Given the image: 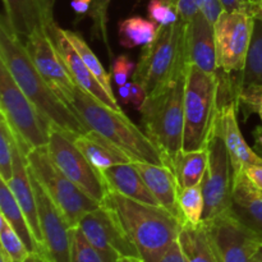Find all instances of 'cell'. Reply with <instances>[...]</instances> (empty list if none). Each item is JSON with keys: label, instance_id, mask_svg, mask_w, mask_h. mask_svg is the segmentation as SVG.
<instances>
[{"label": "cell", "instance_id": "cell-1", "mask_svg": "<svg viewBox=\"0 0 262 262\" xmlns=\"http://www.w3.org/2000/svg\"><path fill=\"white\" fill-rule=\"evenodd\" d=\"M0 61L51 125L58 127L72 140L89 132V128L42 78L23 41L15 36L3 14L0 18Z\"/></svg>", "mask_w": 262, "mask_h": 262}, {"label": "cell", "instance_id": "cell-2", "mask_svg": "<svg viewBox=\"0 0 262 262\" xmlns=\"http://www.w3.org/2000/svg\"><path fill=\"white\" fill-rule=\"evenodd\" d=\"M105 207L137 250L143 262H158L178 239L183 223L161 206L142 204L117 192H107Z\"/></svg>", "mask_w": 262, "mask_h": 262}, {"label": "cell", "instance_id": "cell-3", "mask_svg": "<svg viewBox=\"0 0 262 262\" xmlns=\"http://www.w3.org/2000/svg\"><path fill=\"white\" fill-rule=\"evenodd\" d=\"M81 122L127 154L133 161L168 165L158 146L123 112H117L78 87L71 106Z\"/></svg>", "mask_w": 262, "mask_h": 262}, {"label": "cell", "instance_id": "cell-4", "mask_svg": "<svg viewBox=\"0 0 262 262\" xmlns=\"http://www.w3.org/2000/svg\"><path fill=\"white\" fill-rule=\"evenodd\" d=\"M184 87L186 72L148 95L138 110L146 135L158 146L170 168L176 156L183 150Z\"/></svg>", "mask_w": 262, "mask_h": 262}, {"label": "cell", "instance_id": "cell-5", "mask_svg": "<svg viewBox=\"0 0 262 262\" xmlns=\"http://www.w3.org/2000/svg\"><path fill=\"white\" fill-rule=\"evenodd\" d=\"M219 74L207 73L193 64L186 67L183 150L206 147L219 114Z\"/></svg>", "mask_w": 262, "mask_h": 262}, {"label": "cell", "instance_id": "cell-6", "mask_svg": "<svg viewBox=\"0 0 262 262\" xmlns=\"http://www.w3.org/2000/svg\"><path fill=\"white\" fill-rule=\"evenodd\" d=\"M184 27L186 22L182 19L168 27H160L155 40L143 46L133 81L142 84L148 95L186 72Z\"/></svg>", "mask_w": 262, "mask_h": 262}, {"label": "cell", "instance_id": "cell-7", "mask_svg": "<svg viewBox=\"0 0 262 262\" xmlns=\"http://www.w3.org/2000/svg\"><path fill=\"white\" fill-rule=\"evenodd\" d=\"M0 113L9 123L23 152L48 146L51 123L20 90L0 61Z\"/></svg>", "mask_w": 262, "mask_h": 262}, {"label": "cell", "instance_id": "cell-8", "mask_svg": "<svg viewBox=\"0 0 262 262\" xmlns=\"http://www.w3.org/2000/svg\"><path fill=\"white\" fill-rule=\"evenodd\" d=\"M27 165L72 228L78 227L84 215L99 209L101 205L82 191L54 164L48 146L31 150L27 154Z\"/></svg>", "mask_w": 262, "mask_h": 262}, {"label": "cell", "instance_id": "cell-9", "mask_svg": "<svg viewBox=\"0 0 262 262\" xmlns=\"http://www.w3.org/2000/svg\"><path fill=\"white\" fill-rule=\"evenodd\" d=\"M209 151V163L201 181L205 199L202 222H207L228 211L232 200L234 170L232 160L225 146L217 118L206 145Z\"/></svg>", "mask_w": 262, "mask_h": 262}, {"label": "cell", "instance_id": "cell-10", "mask_svg": "<svg viewBox=\"0 0 262 262\" xmlns=\"http://www.w3.org/2000/svg\"><path fill=\"white\" fill-rule=\"evenodd\" d=\"M255 17L247 10L224 12L214 25L217 68L224 73H239L246 66Z\"/></svg>", "mask_w": 262, "mask_h": 262}, {"label": "cell", "instance_id": "cell-11", "mask_svg": "<svg viewBox=\"0 0 262 262\" xmlns=\"http://www.w3.org/2000/svg\"><path fill=\"white\" fill-rule=\"evenodd\" d=\"M48 151L54 164L73 183L101 204L107 192H110L102 173L87 160L73 140L55 125H51Z\"/></svg>", "mask_w": 262, "mask_h": 262}, {"label": "cell", "instance_id": "cell-12", "mask_svg": "<svg viewBox=\"0 0 262 262\" xmlns=\"http://www.w3.org/2000/svg\"><path fill=\"white\" fill-rule=\"evenodd\" d=\"M30 177L42 232V253L50 262H76L74 228L71 227L63 212L54 204L31 170Z\"/></svg>", "mask_w": 262, "mask_h": 262}, {"label": "cell", "instance_id": "cell-13", "mask_svg": "<svg viewBox=\"0 0 262 262\" xmlns=\"http://www.w3.org/2000/svg\"><path fill=\"white\" fill-rule=\"evenodd\" d=\"M26 50L42 78L53 91L71 106L78 84L69 74L60 54L48 35L46 28H38L26 38Z\"/></svg>", "mask_w": 262, "mask_h": 262}, {"label": "cell", "instance_id": "cell-14", "mask_svg": "<svg viewBox=\"0 0 262 262\" xmlns=\"http://www.w3.org/2000/svg\"><path fill=\"white\" fill-rule=\"evenodd\" d=\"M78 227L104 262H118L122 256L140 257L113 215L101 205L84 215Z\"/></svg>", "mask_w": 262, "mask_h": 262}, {"label": "cell", "instance_id": "cell-15", "mask_svg": "<svg viewBox=\"0 0 262 262\" xmlns=\"http://www.w3.org/2000/svg\"><path fill=\"white\" fill-rule=\"evenodd\" d=\"M219 262H252L261 241L229 212L204 222Z\"/></svg>", "mask_w": 262, "mask_h": 262}, {"label": "cell", "instance_id": "cell-16", "mask_svg": "<svg viewBox=\"0 0 262 262\" xmlns=\"http://www.w3.org/2000/svg\"><path fill=\"white\" fill-rule=\"evenodd\" d=\"M46 31H48V35L50 36L53 43L55 45L58 53L60 54L69 74L74 79V82L78 84V87L83 89L89 94L94 95L95 97H97L100 101L106 104L107 106L113 107L117 112H122L115 97H113L105 90V87L100 83L99 79L90 71L89 67L83 61V59L77 53L74 46L72 45L71 41L66 36V32H64L63 28H60L54 22L46 27Z\"/></svg>", "mask_w": 262, "mask_h": 262}, {"label": "cell", "instance_id": "cell-17", "mask_svg": "<svg viewBox=\"0 0 262 262\" xmlns=\"http://www.w3.org/2000/svg\"><path fill=\"white\" fill-rule=\"evenodd\" d=\"M55 0H3V15L18 38H26L38 28L54 23L53 7Z\"/></svg>", "mask_w": 262, "mask_h": 262}, {"label": "cell", "instance_id": "cell-18", "mask_svg": "<svg viewBox=\"0 0 262 262\" xmlns=\"http://www.w3.org/2000/svg\"><path fill=\"white\" fill-rule=\"evenodd\" d=\"M184 46L187 64H193L207 73L219 72L214 25H211L201 12L186 22Z\"/></svg>", "mask_w": 262, "mask_h": 262}, {"label": "cell", "instance_id": "cell-19", "mask_svg": "<svg viewBox=\"0 0 262 262\" xmlns=\"http://www.w3.org/2000/svg\"><path fill=\"white\" fill-rule=\"evenodd\" d=\"M238 110L239 107L235 100L219 102L217 122L232 160L234 176L248 165H262V156L257 155L243 138L238 124Z\"/></svg>", "mask_w": 262, "mask_h": 262}, {"label": "cell", "instance_id": "cell-20", "mask_svg": "<svg viewBox=\"0 0 262 262\" xmlns=\"http://www.w3.org/2000/svg\"><path fill=\"white\" fill-rule=\"evenodd\" d=\"M227 212L262 242V192L248 181L243 171L234 176Z\"/></svg>", "mask_w": 262, "mask_h": 262}, {"label": "cell", "instance_id": "cell-21", "mask_svg": "<svg viewBox=\"0 0 262 262\" xmlns=\"http://www.w3.org/2000/svg\"><path fill=\"white\" fill-rule=\"evenodd\" d=\"M9 188L12 189L18 205L22 211L25 212L28 220L31 230L35 235L36 241L42 248V232H41L40 217H38L37 202H36V194L33 191L32 183H31L30 170L27 165V156L20 148L19 143H15L14 156H13V177L8 183Z\"/></svg>", "mask_w": 262, "mask_h": 262}, {"label": "cell", "instance_id": "cell-22", "mask_svg": "<svg viewBox=\"0 0 262 262\" xmlns=\"http://www.w3.org/2000/svg\"><path fill=\"white\" fill-rule=\"evenodd\" d=\"M133 163L137 166L141 177L158 200L160 206L168 210L183 223V216L178 204L179 184L173 169L168 165H155L142 161H133Z\"/></svg>", "mask_w": 262, "mask_h": 262}, {"label": "cell", "instance_id": "cell-23", "mask_svg": "<svg viewBox=\"0 0 262 262\" xmlns=\"http://www.w3.org/2000/svg\"><path fill=\"white\" fill-rule=\"evenodd\" d=\"M109 191L117 192L128 199L136 200L138 202L154 206H160L158 200L150 191L147 184L141 177L135 163L119 164L102 171ZM163 207V206H161Z\"/></svg>", "mask_w": 262, "mask_h": 262}, {"label": "cell", "instance_id": "cell-24", "mask_svg": "<svg viewBox=\"0 0 262 262\" xmlns=\"http://www.w3.org/2000/svg\"><path fill=\"white\" fill-rule=\"evenodd\" d=\"M73 142L87 160L101 173L114 165L133 163L127 154L95 130H89L84 135L78 136Z\"/></svg>", "mask_w": 262, "mask_h": 262}, {"label": "cell", "instance_id": "cell-25", "mask_svg": "<svg viewBox=\"0 0 262 262\" xmlns=\"http://www.w3.org/2000/svg\"><path fill=\"white\" fill-rule=\"evenodd\" d=\"M0 215L10 224V227L17 232L20 239L26 245L31 253L41 252L42 248L36 241L32 230H31L28 220L26 217L25 212L22 211L20 206L18 205L12 189L9 188L8 183L3 179H0Z\"/></svg>", "mask_w": 262, "mask_h": 262}, {"label": "cell", "instance_id": "cell-26", "mask_svg": "<svg viewBox=\"0 0 262 262\" xmlns=\"http://www.w3.org/2000/svg\"><path fill=\"white\" fill-rule=\"evenodd\" d=\"M229 74L230 84L237 95V90L243 86H261L262 87V19L255 18L252 40L248 50L246 66L242 72Z\"/></svg>", "mask_w": 262, "mask_h": 262}, {"label": "cell", "instance_id": "cell-27", "mask_svg": "<svg viewBox=\"0 0 262 262\" xmlns=\"http://www.w3.org/2000/svg\"><path fill=\"white\" fill-rule=\"evenodd\" d=\"M178 241L186 262H219L204 222L199 225L184 224Z\"/></svg>", "mask_w": 262, "mask_h": 262}, {"label": "cell", "instance_id": "cell-28", "mask_svg": "<svg viewBox=\"0 0 262 262\" xmlns=\"http://www.w3.org/2000/svg\"><path fill=\"white\" fill-rule=\"evenodd\" d=\"M207 163H209V151L206 147L194 151L182 150L171 164V169L176 173L179 188L201 184Z\"/></svg>", "mask_w": 262, "mask_h": 262}, {"label": "cell", "instance_id": "cell-29", "mask_svg": "<svg viewBox=\"0 0 262 262\" xmlns=\"http://www.w3.org/2000/svg\"><path fill=\"white\" fill-rule=\"evenodd\" d=\"M160 27L151 19L133 15L118 23L119 43L125 49L147 46L158 36Z\"/></svg>", "mask_w": 262, "mask_h": 262}, {"label": "cell", "instance_id": "cell-30", "mask_svg": "<svg viewBox=\"0 0 262 262\" xmlns=\"http://www.w3.org/2000/svg\"><path fill=\"white\" fill-rule=\"evenodd\" d=\"M64 32H66V36L68 37V40L71 41L72 45L74 46L77 53L79 54V56L83 59L86 66L89 67L90 71H91L92 73H94V76L99 79V82L105 87V90H106L113 97H115L112 86V76L105 71L102 64L100 63L97 56L95 55L94 51H92L91 48L89 46V43L84 41V38L82 37L78 32H74V31L72 30H64Z\"/></svg>", "mask_w": 262, "mask_h": 262}, {"label": "cell", "instance_id": "cell-31", "mask_svg": "<svg viewBox=\"0 0 262 262\" xmlns=\"http://www.w3.org/2000/svg\"><path fill=\"white\" fill-rule=\"evenodd\" d=\"M178 204L183 216V225L201 224L205 210V199L201 184L179 188Z\"/></svg>", "mask_w": 262, "mask_h": 262}, {"label": "cell", "instance_id": "cell-32", "mask_svg": "<svg viewBox=\"0 0 262 262\" xmlns=\"http://www.w3.org/2000/svg\"><path fill=\"white\" fill-rule=\"evenodd\" d=\"M0 255L9 262H25L31 255L28 248L20 239L9 223L0 215Z\"/></svg>", "mask_w": 262, "mask_h": 262}, {"label": "cell", "instance_id": "cell-33", "mask_svg": "<svg viewBox=\"0 0 262 262\" xmlns=\"http://www.w3.org/2000/svg\"><path fill=\"white\" fill-rule=\"evenodd\" d=\"M17 137L3 115H0V179L9 183L13 177V156Z\"/></svg>", "mask_w": 262, "mask_h": 262}, {"label": "cell", "instance_id": "cell-34", "mask_svg": "<svg viewBox=\"0 0 262 262\" xmlns=\"http://www.w3.org/2000/svg\"><path fill=\"white\" fill-rule=\"evenodd\" d=\"M235 100L239 109L243 110V115L247 119L251 114H258L262 123V87L261 86H243L237 90Z\"/></svg>", "mask_w": 262, "mask_h": 262}, {"label": "cell", "instance_id": "cell-35", "mask_svg": "<svg viewBox=\"0 0 262 262\" xmlns=\"http://www.w3.org/2000/svg\"><path fill=\"white\" fill-rule=\"evenodd\" d=\"M110 3L112 0H92L89 15L94 22L92 33L96 38H101L109 51V55L112 56V49L107 41V9Z\"/></svg>", "mask_w": 262, "mask_h": 262}, {"label": "cell", "instance_id": "cell-36", "mask_svg": "<svg viewBox=\"0 0 262 262\" xmlns=\"http://www.w3.org/2000/svg\"><path fill=\"white\" fill-rule=\"evenodd\" d=\"M148 19L159 25V27H168L181 19L178 9L169 0H151L147 5Z\"/></svg>", "mask_w": 262, "mask_h": 262}, {"label": "cell", "instance_id": "cell-37", "mask_svg": "<svg viewBox=\"0 0 262 262\" xmlns=\"http://www.w3.org/2000/svg\"><path fill=\"white\" fill-rule=\"evenodd\" d=\"M74 255L76 262H104L79 227L74 228Z\"/></svg>", "mask_w": 262, "mask_h": 262}, {"label": "cell", "instance_id": "cell-38", "mask_svg": "<svg viewBox=\"0 0 262 262\" xmlns=\"http://www.w3.org/2000/svg\"><path fill=\"white\" fill-rule=\"evenodd\" d=\"M136 66L137 64L133 63L132 59L129 58V55H119L114 60V63H112V73L110 76L113 77V81L117 84L118 87L123 86L128 82L130 76H133L136 71Z\"/></svg>", "mask_w": 262, "mask_h": 262}, {"label": "cell", "instance_id": "cell-39", "mask_svg": "<svg viewBox=\"0 0 262 262\" xmlns=\"http://www.w3.org/2000/svg\"><path fill=\"white\" fill-rule=\"evenodd\" d=\"M169 2L176 5L179 17L184 22L191 20L200 12L202 4V0H169Z\"/></svg>", "mask_w": 262, "mask_h": 262}, {"label": "cell", "instance_id": "cell-40", "mask_svg": "<svg viewBox=\"0 0 262 262\" xmlns=\"http://www.w3.org/2000/svg\"><path fill=\"white\" fill-rule=\"evenodd\" d=\"M224 10L222 0H202L201 8H200V12L205 15V18L211 25L216 23V20L219 19Z\"/></svg>", "mask_w": 262, "mask_h": 262}, {"label": "cell", "instance_id": "cell-41", "mask_svg": "<svg viewBox=\"0 0 262 262\" xmlns=\"http://www.w3.org/2000/svg\"><path fill=\"white\" fill-rule=\"evenodd\" d=\"M158 262H186V257H184V253L182 251L181 243H179L178 239L169 247L165 255Z\"/></svg>", "mask_w": 262, "mask_h": 262}, {"label": "cell", "instance_id": "cell-42", "mask_svg": "<svg viewBox=\"0 0 262 262\" xmlns=\"http://www.w3.org/2000/svg\"><path fill=\"white\" fill-rule=\"evenodd\" d=\"M243 173L248 181L262 192V165H248L243 169Z\"/></svg>", "mask_w": 262, "mask_h": 262}, {"label": "cell", "instance_id": "cell-43", "mask_svg": "<svg viewBox=\"0 0 262 262\" xmlns=\"http://www.w3.org/2000/svg\"><path fill=\"white\" fill-rule=\"evenodd\" d=\"M147 96V91L143 89L142 84H140L136 81H132V97H130V102L135 105L136 109L140 110V107L142 106L143 102L146 101Z\"/></svg>", "mask_w": 262, "mask_h": 262}, {"label": "cell", "instance_id": "cell-44", "mask_svg": "<svg viewBox=\"0 0 262 262\" xmlns=\"http://www.w3.org/2000/svg\"><path fill=\"white\" fill-rule=\"evenodd\" d=\"M222 3L227 12H237V10L250 12L251 0H222Z\"/></svg>", "mask_w": 262, "mask_h": 262}, {"label": "cell", "instance_id": "cell-45", "mask_svg": "<svg viewBox=\"0 0 262 262\" xmlns=\"http://www.w3.org/2000/svg\"><path fill=\"white\" fill-rule=\"evenodd\" d=\"M92 0H71V7L77 15L89 14Z\"/></svg>", "mask_w": 262, "mask_h": 262}, {"label": "cell", "instance_id": "cell-46", "mask_svg": "<svg viewBox=\"0 0 262 262\" xmlns=\"http://www.w3.org/2000/svg\"><path fill=\"white\" fill-rule=\"evenodd\" d=\"M118 94H119V97L123 101V104H129L130 97H132V82H127L125 84L120 86L118 89Z\"/></svg>", "mask_w": 262, "mask_h": 262}, {"label": "cell", "instance_id": "cell-47", "mask_svg": "<svg viewBox=\"0 0 262 262\" xmlns=\"http://www.w3.org/2000/svg\"><path fill=\"white\" fill-rule=\"evenodd\" d=\"M250 13L255 18L262 19V0H251Z\"/></svg>", "mask_w": 262, "mask_h": 262}, {"label": "cell", "instance_id": "cell-48", "mask_svg": "<svg viewBox=\"0 0 262 262\" xmlns=\"http://www.w3.org/2000/svg\"><path fill=\"white\" fill-rule=\"evenodd\" d=\"M25 262H50V261L46 258V256L43 255V253L35 252V253H31Z\"/></svg>", "mask_w": 262, "mask_h": 262}, {"label": "cell", "instance_id": "cell-49", "mask_svg": "<svg viewBox=\"0 0 262 262\" xmlns=\"http://www.w3.org/2000/svg\"><path fill=\"white\" fill-rule=\"evenodd\" d=\"M118 262H143L140 257H136V256H122V257L118 260Z\"/></svg>", "mask_w": 262, "mask_h": 262}, {"label": "cell", "instance_id": "cell-50", "mask_svg": "<svg viewBox=\"0 0 262 262\" xmlns=\"http://www.w3.org/2000/svg\"><path fill=\"white\" fill-rule=\"evenodd\" d=\"M253 257L262 261V242L260 243V245H258V247H257V250H256V253H255V256H253Z\"/></svg>", "mask_w": 262, "mask_h": 262}, {"label": "cell", "instance_id": "cell-51", "mask_svg": "<svg viewBox=\"0 0 262 262\" xmlns=\"http://www.w3.org/2000/svg\"><path fill=\"white\" fill-rule=\"evenodd\" d=\"M256 137H257V142L262 143V128L257 129V132H256Z\"/></svg>", "mask_w": 262, "mask_h": 262}, {"label": "cell", "instance_id": "cell-52", "mask_svg": "<svg viewBox=\"0 0 262 262\" xmlns=\"http://www.w3.org/2000/svg\"><path fill=\"white\" fill-rule=\"evenodd\" d=\"M0 262H9V261H8L7 258L4 257V256H2V255H0Z\"/></svg>", "mask_w": 262, "mask_h": 262}, {"label": "cell", "instance_id": "cell-53", "mask_svg": "<svg viewBox=\"0 0 262 262\" xmlns=\"http://www.w3.org/2000/svg\"><path fill=\"white\" fill-rule=\"evenodd\" d=\"M252 262H262V261H260V260H257V258H255L253 257V261Z\"/></svg>", "mask_w": 262, "mask_h": 262}]
</instances>
